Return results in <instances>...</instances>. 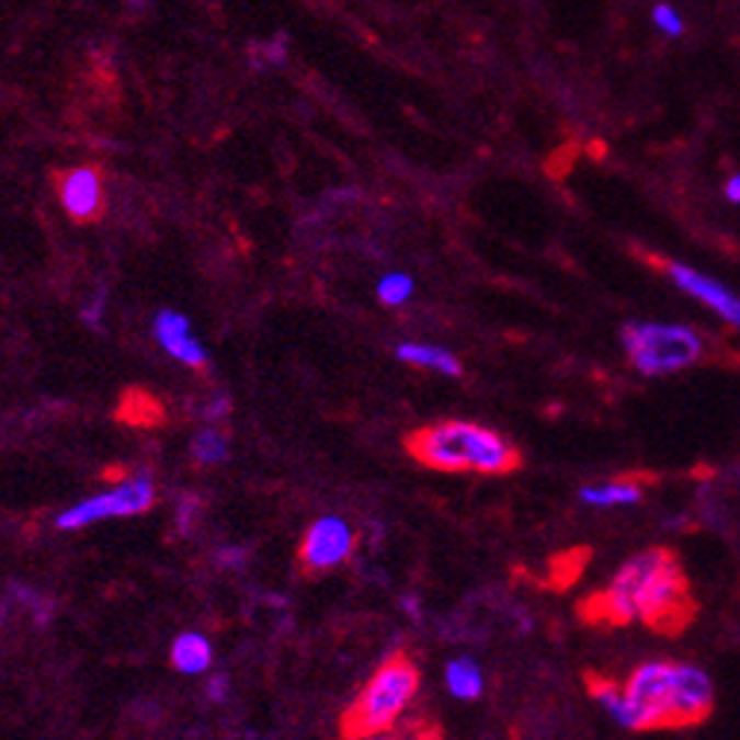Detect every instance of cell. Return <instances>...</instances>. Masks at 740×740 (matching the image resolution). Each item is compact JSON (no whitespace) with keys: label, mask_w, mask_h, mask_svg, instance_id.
Masks as SVG:
<instances>
[{"label":"cell","mask_w":740,"mask_h":740,"mask_svg":"<svg viewBox=\"0 0 740 740\" xmlns=\"http://www.w3.org/2000/svg\"><path fill=\"white\" fill-rule=\"evenodd\" d=\"M691 584L682 563L670 549H646L626 560L605 590L581 602V617L596 626H644L679 635L691 626Z\"/></svg>","instance_id":"6da1fadb"},{"label":"cell","mask_w":740,"mask_h":740,"mask_svg":"<svg viewBox=\"0 0 740 740\" xmlns=\"http://www.w3.org/2000/svg\"><path fill=\"white\" fill-rule=\"evenodd\" d=\"M628 729H682L714 711L711 679L691 664L649 661L626 682Z\"/></svg>","instance_id":"7a4b0ae2"},{"label":"cell","mask_w":740,"mask_h":740,"mask_svg":"<svg viewBox=\"0 0 740 740\" xmlns=\"http://www.w3.org/2000/svg\"><path fill=\"white\" fill-rule=\"evenodd\" d=\"M408 452L419 464L440 473L504 475L522 464V455L511 440L496 434L493 428L464 419L419 428L408 437Z\"/></svg>","instance_id":"3957f363"},{"label":"cell","mask_w":740,"mask_h":740,"mask_svg":"<svg viewBox=\"0 0 740 740\" xmlns=\"http://www.w3.org/2000/svg\"><path fill=\"white\" fill-rule=\"evenodd\" d=\"M419 691V670L405 656H392L369 684L352 703V708L342 714V738L363 740L378 738L396 726L401 711Z\"/></svg>","instance_id":"277c9868"},{"label":"cell","mask_w":740,"mask_h":740,"mask_svg":"<svg viewBox=\"0 0 740 740\" xmlns=\"http://www.w3.org/2000/svg\"><path fill=\"white\" fill-rule=\"evenodd\" d=\"M623 349L637 372L649 378L673 375L703 357V337L684 325L631 322L623 328Z\"/></svg>","instance_id":"5b68a950"},{"label":"cell","mask_w":740,"mask_h":740,"mask_svg":"<svg viewBox=\"0 0 740 740\" xmlns=\"http://www.w3.org/2000/svg\"><path fill=\"white\" fill-rule=\"evenodd\" d=\"M354 551V532L349 528V522L340 520V516H322L316 520L307 534H304L301 549H298V558H301L304 572H325L340 567L342 560H349V555Z\"/></svg>","instance_id":"8992f818"},{"label":"cell","mask_w":740,"mask_h":740,"mask_svg":"<svg viewBox=\"0 0 740 740\" xmlns=\"http://www.w3.org/2000/svg\"><path fill=\"white\" fill-rule=\"evenodd\" d=\"M57 195L62 201V207L75 221L89 225L104 216V181L98 169L80 166V169L59 171L57 178Z\"/></svg>","instance_id":"52a82bcc"},{"label":"cell","mask_w":740,"mask_h":740,"mask_svg":"<svg viewBox=\"0 0 740 740\" xmlns=\"http://www.w3.org/2000/svg\"><path fill=\"white\" fill-rule=\"evenodd\" d=\"M664 272L682 293L693 295L696 301H703L705 307L714 310L720 319H726L729 325L740 328V295L726 289L717 277L703 275V272L684 266V263H667Z\"/></svg>","instance_id":"ba28073f"},{"label":"cell","mask_w":740,"mask_h":740,"mask_svg":"<svg viewBox=\"0 0 740 740\" xmlns=\"http://www.w3.org/2000/svg\"><path fill=\"white\" fill-rule=\"evenodd\" d=\"M153 333L166 352L181 361L183 366H192V369H201L207 363V354H204V345H201L195 337L190 333V319L174 310H162L153 322Z\"/></svg>","instance_id":"9c48e42d"},{"label":"cell","mask_w":740,"mask_h":740,"mask_svg":"<svg viewBox=\"0 0 740 740\" xmlns=\"http://www.w3.org/2000/svg\"><path fill=\"white\" fill-rule=\"evenodd\" d=\"M646 485L644 478H614V481H602V485L581 487V502L588 508H631L644 499Z\"/></svg>","instance_id":"30bf717a"},{"label":"cell","mask_w":740,"mask_h":740,"mask_svg":"<svg viewBox=\"0 0 740 740\" xmlns=\"http://www.w3.org/2000/svg\"><path fill=\"white\" fill-rule=\"evenodd\" d=\"M396 357L410 363V366L443 372V375H452V378H457L464 372V366H460L455 354L440 349V345H425V342H401L399 349H396Z\"/></svg>","instance_id":"8fae6325"},{"label":"cell","mask_w":740,"mask_h":740,"mask_svg":"<svg viewBox=\"0 0 740 740\" xmlns=\"http://www.w3.org/2000/svg\"><path fill=\"white\" fill-rule=\"evenodd\" d=\"M110 502V516H134V513H145L153 504V485L148 478H134V481H124L115 490L106 493Z\"/></svg>","instance_id":"7c38bea8"},{"label":"cell","mask_w":740,"mask_h":740,"mask_svg":"<svg viewBox=\"0 0 740 740\" xmlns=\"http://www.w3.org/2000/svg\"><path fill=\"white\" fill-rule=\"evenodd\" d=\"M115 417L127 422V425L136 428H151L160 425L162 417H166V410H162L160 399L151 396V392H145V389H127L122 396V405H118V413Z\"/></svg>","instance_id":"4fadbf2b"},{"label":"cell","mask_w":740,"mask_h":740,"mask_svg":"<svg viewBox=\"0 0 740 740\" xmlns=\"http://www.w3.org/2000/svg\"><path fill=\"white\" fill-rule=\"evenodd\" d=\"M213 661V649H209L207 637L195 635V631H186L174 640L171 646V664L178 667L181 673L198 675L204 673Z\"/></svg>","instance_id":"5bb4252c"},{"label":"cell","mask_w":740,"mask_h":740,"mask_svg":"<svg viewBox=\"0 0 740 740\" xmlns=\"http://www.w3.org/2000/svg\"><path fill=\"white\" fill-rule=\"evenodd\" d=\"M588 691H590V696H593V699L605 708L611 720L619 722L623 729H628V699H626V687H623V684H617L614 679H607V675L590 673Z\"/></svg>","instance_id":"9a60e30c"},{"label":"cell","mask_w":740,"mask_h":740,"mask_svg":"<svg viewBox=\"0 0 740 740\" xmlns=\"http://www.w3.org/2000/svg\"><path fill=\"white\" fill-rule=\"evenodd\" d=\"M446 684L448 691H452V696H457V699H478L481 696V691H485V679H481V670L469 661V658H457V661H452L446 670Z\"/></svg>","instance_id":"2e32d148"},{"label":"cell","mask_w":740,"mask_h":740,"mask_svg":"<svg viewBox=\"0 0 740 740\" xmlns=\"http://www.w3.org/2000/svg\"><path fill=\"white\" fill-rule=\"evenodd\" d=\"M192 455L198 457L201 464H221L228 457V440L221 437L219 431H201L198 437L192 440Z\"/></svg>","instance_id":"e0dca14e"},{"label":"cell","mask_w":740,"mask_h":740,"mask_svg":"<svg viewBox=\"0 0 740 740\" xmlns=\"http://www.w3.org/2000/svg\"><path fill=\"white\" fill-rule=\"evenodd\" d=\"M413 295V277L401 275V272H392V275L380 277L378 284V298L389 307H396V304H405Z\"/></svg>","instance_id":"ac0fdd59"},{"label":"cell","mask_w":740,"mask_h":740,"mask_svg":"<svg viewBox=\"0 0 740 740\" xmlns=\"http://www.w3.org/2000/svg\"><path fill=\"white\" fill-rule=\"evenodd\" d=\"M652 24L670 38H679L684 33L682 15H679V10L670 7V3H656V7H652Z\"/></svg>","instance_id":"d6986e66"},{"label":"cell","mask_w":740,"mask_h":740,"mask_svg":"<svg viewBox=\"0 0 740 740\" xmlns=\"http://www.w3.org/2000/svg\"><path fill=\"white\" fill-rule=\"evenodd\" d=\"M225 691H228V682H225V675H216V679H213V682H209V687H207L209 699H216V703H219L221 696H225Z\"/></svg>","instance_id":"ffe728a7"},{"label":"cell","mask_w":740,"mask_h":740,"mask_svg":"<svg viewBox=\"0 0 740 740\" xmlns=\"http://www.w3.org/2000/svg\"><path fill=\"white\" fill-rule=\"evenodd\" d=\"M722 192H726V198H729L731 204H740V174H731Z\"/></svg>","instance_id":"44dd1931"},{"label":"cell","mask_w":740,"mask_h":740,"mask_svg":"<svg viewBox=\"0 0 740 740\" xmlns=\"http://www.w3.org/2000/svg\"><path fill=\"white\" fill-rule=\"evenodd\" d=\"M0 619H3V611H0Z\"/></svg>","instance_id":"7402d4cb"}]
</instances>
